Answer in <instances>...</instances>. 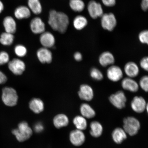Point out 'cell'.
<instances>
[{
	"mask_svg": "<svg viewBox=\"0 0 148 148\" xmlns=\"http://www.w3.org/2000/svg\"><path fill=\"white\" fill-rule=\"evenodd\" d=\"M69 18L64 12L51 10L49 12L48 23L53 31L64 34L69 25Z\"/></svg>",
	"mask_w": 148,
	"mask_h": 148,
	"instance_id": "cell-1",
	"label": "cell"
},
{
	"mask_svg": "<svg viewBox=\"0 0 148 148\" xmlns=\"http://www.w3.org/2000/svg\"><path fill=\"white\" fill-rule=\"evenodd\" d=\"M33 130L28 123L23 121L18 123L16 128L13 129L12 133L18 141L23 142L29 140L33 134Z\"/></svg>",
	"mask_w": 148,
	"mask_h": 148,
	"instance_id": "cell-2",
	"label": "cell"
},
{
	"mask_svg": "<svg viewBox=\"0 0 148 148\" xmlns=\"http://www.w3.org/2000/svg\"><path fill=\"white\" fill-rule=\"evenodd\" d=\"M2 100L7 106L13 107L17 104L18 97L15 90L12 88L5 87L3 89Z\"/></svg>",
	"mask_w": 148,
	"mask_h": 148,
	"instance_id": "cell-3",
	"label": "cell"
},
{
	"mask_svg": "<svg viewBox=\"0 0 148 148\" xmlns=\"http://www.w3.org/2000/svg\"><path fill=\"white\" fill-rule=\"evenodd\" d=\"M123 129L127 134L131 136L138 134L140 128V123L138 120L133 116H129L123 120Z\"/></svg>",
	"mask_w": 148,
	"mask_h": 148,
	"instance_id": "cell-4",
	"label": "cell"
},
{
	"mask_svg": "<svg viewBox=\"0 0 148 148\" xmlns=\"http://www.w3.org/2000/svg\"><path fill=\"white\" fill-rule=\"evenodd\" d=\"M110 103L116 108L123 109L125 106L127 99L123 91L119 90L111 95L109 98Z\"/></svg>",
	"mask_w": 148,
	"mask_h": 148,
	"instance_id": "cell-5",
	"label": "cell"
},
{
	"mask_svg": "<svg viewBox=\"0 0 148 148\" xmlns=\"http://www.w3.org/2000/svg\"><path fill=\"white\" fill-rule=\"evenodd\" d=\"M101 25L105 30L109 31L114 30L117 24L115 16L112 13L105 14L101 16Z\"/></svg>",
	"mask_w": 148,
	"mask_h": 148,
	"instance_id": "cell-6",
	"label": "cell"
},
{
	"mask_svg": "<svg viewBox=\"0 0 148 148\" xmlns=\"http://www.w3.org/2000/svg\"><path fill=\"white\" fill-rule=\"evenodd\" d=\"M87 9L90 17L93 19L101 17L104 14L101 5L94 0H91L89 2Z\"/></svg>",
	"mask_w": 148,
	"mask_h": 148,
	"instance_id": "cell-7",
	"label": "cell"
},
{
	"mask_svg": "<svg viewBox=\"0 0 148 148\" xmlns=\"http://www.w3.org/2000/svg\"><path fill=\"white\" fill-rule=\"evenodd\" d=\"M106 75L109 80L113 82H117L123 78V72L119 66L112 65L107 70Z\"/></svg>",
	"mask_w": 148,
	"mask_h": 148,
	"instance_id": "cell-8",
	"label": "cell"
},
{
	"mask_svg": "<svg viewBox=\"0 0 148 148\" xmlns=\"http://www.w3.org/2000/svg\"><path fill=\"white\" fill-rule=\"evenodd\" d=\"M86 136L83 131L77 129L71 131L69 134V140L71 143L76 147L83 145L86 140Z\"/></svg>",
	"mask_w": 148,
	"mask_h": 148,
	"instance_id": "cell-9",
	"label": "cell"
},
{
	"mask_svg": "<svg viewBox=\"0 0 148 148\" xmlns=\"http://www.w3.org/2000/svg\"><path fill=\"white\" fill-rule=\"evenodd\" d=\"M8 67L10 71L14 75H20L25 71V65L22 60L14 58L9 62Z\"/></svg>",
	"mask_w": 148,
	"mask_h": 148,
	"instance_id": "cell-10",
	"label": "cell"
},
{
	"mask_svg": "<svg viewBox=\"0 0 148 148\" xmlns=\"http://www.w3.org/2000/svg\"><path fill=\"white\" fill-rule=\"evenodd\" d=\"M30 28L32 33L36 34H41L45 31V23L39 17H35L31 20Z\"/></svg>",
	"mask_w": 148,
	"mask_h": 148,
	"instance_id": "cell-11",
	"label": "cell"
},
{
	"mask_svg": "<svg viewBox=\"0 0 148 148\" xmlns=\"http://www.w3.org/2000/svg\"><path fill=\"white\" fill-rule=\"evenodd\" d=\"M147 103L143 97L136 96L131 101V108L137 113H141L145 110Z\"/></svg>",
	"mask_w": 148,
	"mask_h": 148,
	"instance_id": "cell-12",
	"label": "cell"
},
{
	"mask_svg": "<svg viewBox=\"0 0 148 148\" xmlns=\"http://www.w3.org/2000/svg\"><path fill=\"white\" fill-rule=\"evenodd\" d=\"M40 41L44 47L49 49L53 47L56 40L55 37L52 33L48 31H45L40 34Z\"/></svg>",
	"mask_w": 148,
	"mask_h": 148,
	"instance_id": "cell-13",
	"label": "cell"
},
{
	"mask_svg": "<svg viewBox=\"0 0 148 148\" xmlns=\"http://www.w3.org/2000/svg\"><path fill=\"white\" fill-rule=\"evenodd\" d=\"M78 95L80 99L83 100L91 101L94 97L93 90L88 85L82 84L79 88Z\"/></svg>",
	"mask_w": 148,
	"mask_h": 148,
	"instance_id": "cell-14",
	"label": "cell"
},
{
	"mask_svg": "<svg viewBox=\"0 0 148 148\" xmlns=\"http://www.w3.org/2000/svg\"><path fill=\"white\" fill-rule=\"evenodd\" d=\"M37 56L42 64L50 63L52 60V54L47 48L43 47L39 49L37 52Z\"/></svg>",
	"mask_w": 148,
	"mask_h": 148,
	"instance_id": "cell-15",
	"label": "cell"
},
{
	"mask_svg": "<svg viewBox=\"0 0 148 148\" xmlns=\"http://www.w3.org/2000/svg\"><path fill=\"white\" fill-rule=\"evenodd\" d=\"M121 85L124 90L131 92H138L139 88L138 83L133 78L129 77L123 79L122 81Z\"/></svg>",
	"mask_w": 148,
	"mask_h": 148,
	"instance_id": "cell-16",
	"label": "cell"
},
{
	"mask_svg": "<svg viewBox=\"0 0 148 148\" xmlns=\"http://www.w3.org/2000/svg\"><path fill=\"white\" fill-rule=\"evenodd\" d=\"M124 71L127 77L134 78L138 76L140 73L138 65L133 62L127 63L125 65Z\"/></svg>",
	"mask_w": 148,
	"mask_h": 148,
	"instance_id": "cell-17",
	"label": "cell"
},
{
	"mask_svg": "<svg viewBox=\"0 0 148 148\" xmlns=\"http://www.w3.org/2000/svg\"><path fill=\"white\" fill-rule=\"evenodd\" d=\"M99 60L100 64L103 67H105L113 65L115 62V58L110 52L106 51L103 52L100 55Z\"/></svg>",
	"mask_w": 148,
	"mask_h": 148,
	"instance_id": "cell-18",
	"label": "cell"
},
{
	"mask_svg": "<svg viewBox=\"0 0 148 148\" xmlns=\"http://www.w3.org/2000/svg\"><path fill=\"white\" fill-rule=\"evenodd\" d=\"M69 120L67 116L63 114H57L53 120V123L55 127L59 129L66 127L69 124Z\"/></svg>",
	"mask_w": 148,
	"mask_h": 148,
	"instance_id": "cell-19",
	"label": "cell"
},
{
	"mask_svg": "<svg viewBox=\"0 0 148 148\" xmlns=\"http://www.w3.org/2000/svg\"><path fill=\"white\" fill-rule=\"evenodd\" d=\"M29 108L33 112L39 114L43 112L44 104L43 101L38 98H34L29 102Z\"/></svg>",
	"mask_w": 148,
	"mask_h": 148,
	"instance_id": "cell-20",
	"label": "cell"
},
{
	"mask_svg": "<svg viewBox=\"0 0 148 148\" xmlns=\"http://www.w3.org/2000/svg\"><path fill=\"white\" fill-rule=\"evenodd\" d=\"M3 25L5 32L14 34L16 29V24L15 20L11 16H7L3 20Z\"/></svg>",
	"mask_w": 148,
	"mask_h": 148,
	"instance_id": "cell-21",
	"label": "cell"
},
{
	"mask_svg": "<svg viewBox=\"0 0 148 148\" xmlns=\"http://www.w3.org/2000/svg\"><path fill=\"white\" fill-rule=\"evenodd\" d=\"M31 12L28 7L21 5L16 8L14 11V15L18 20L27 18L30 17Z\"/></svg>",
	"mask_w": 148,
	"mask_h": 148,
	"instance_id": "cell-22",
	"label": "cell"
},
{
	"mask_svg": "<svg viewBox=\"0 0 148 148\" xmlns=\"http://www.w3.org/2000/svg\"><path fill=\"white\" fill-rule=\"evenodd\" d=\"M112 136L115 143L120 144L127 138V134L123 129L117 127L113 131Z\"/></svg>",
	"mask_w": 148,
	"mask_h": 148,
	"instance_id": "cell-23",
	"label": "cell"
},
{
	"mask_svg": "<svg viewBox=\"0 0 148 148\" xmlns=\"http://www.w3.org/2000/svg\"><path fill=\"white\" fill-rule=\"evenodd\" d=\"M80 111L81 116L86 119H92L96 115L95 110L88 103H82L80 106Z\"/></svg>",
	"mask_w": 148,
	"mask_h": 148,
	"instance_id": "cell-24",
	"label": "cell"
},
{
	"mask_svg": "<svg viewBox=\"0 0 148 148\" xmlns=\"http://www.w3.org/2000/svg\"><path fill=\"white\" fill-rule=\"evenodd\" d=\"M90 134L93 137L99 138L102 134L103 127L99 122L97 121H92L90 123Z\"/></svg>",
	"mask_w": 148,
	"mask_h": 148,
	"instance_id": "cell-25",
	"label": "cell"
},
{
	"mask_svg": "<svg viewBox=\"0 0 148 148\" xmlns=\"http://www.w3.org/2000/svg\"><path fill=\"white\" fill-rule=\"evenodd\" d=\"M88 24V21L85 16L78 15L74 18L73 21V27L76 30L80 31L84 29Z\"/></svg>",
	"mask_w": 148,
	"mask_h": 148,
	"instance_id": "cell-26",
	"label": "cell"
},
{
	"mask_svg": "<svg viewBox=\"0 0 148 148\" xmlns=\"http://www.w3.org/2000/svg\"><path fill=\"white\" fill-rule=\"evenodd\" d=\"M28 7L35 14L38 15L42 12V7L40 0H28Z\"/></svg>",
	"mask_w": 148,
	"mask_h": 148,
	"instance_id": "cell-27",
	"label": "cell"
},
{
	"mask_svg": "<svg viewBox=\"0 0 148 148\" xmlns=\"http://www.w3.org/2000/svg\"><path fill=\"white\" fill-rule=\"evenodd\" d=\"M73 123L76 128L79 130L84 131L87 127V122L86 118L82 116H77L73 118Z\"/></svg>",
	"mask_w": 148,
	"mask_h": 148,
	"instance_id": "cell-28",
	"label": "cell"
},
{
	"mask_svg": "<svg viewBox=\"0 0 148 148\" xmlns=\"http://www.w3.org/2000/svg\"><path fill=\"white\" fill-rule=\"evenodd\" d=\"M69 5L74 12H81L84 10L85 4L83 0H70Z\"/></svg>",
	"mask_w": 148,
	"mask_h": 148,
	"instance_id": "cell-29",
	"label": "cell"
},
{
	"mask_svg": "<svg viewBox=\"0 0 148 148\" xmlns=\"http://www.w3.org/2000/svg\"><path fill=\"white\" fill-rule=\"evenodd\" d=\"M13 34L5 32L2 33L0 37V42L5 46L12 45L14 40Z\"/></svg>",
	"mask_w": 148,
	"mask_h": 148,
	"instance_id": "cell-30",
	"label": "cell"
},
{
	"mask_svg": "<svg viewBox=\"0 0 148 148\" xmlns=\"http://www.w3.org/2000/svg\"><path fill=\"white\" fill-rule=\"evenodd\" d=\"M90 75L92 79L97 81H101L103 79V76L102 72L97 68H92L90 71Z\"/></svg>",
	"mask_w": 148,
	"mask_h": 148,
	"instance_id": "cell-31",
	"label": "cell"
},
{
	"mask_svg": "<svg viewBox=\"0 0 148 148\" xmlns=\"http://www.w3.org/2000/svg\"><path fill=\"white\" fill-rule=\"evenodd\" d=\"M27 49L25 46L18 45L14 48V52L18 56L22 57L25 56L27 53Z\"/></svg>",
	"mask_w": 148,
	"mask_h": 148,
	"instance_id": "cell-32",
	"label": "cell"
},
{
	"mask_svg": "<svg viewBox=\"0 0 148 148\" xmlns=\"http://www.w3.org/2000/svg\"><path fill=\"white\" fill-rule=\"evenodd\" d=\"M139 86L142 89L146 92H148V75H144L140 79Z\"/></svg>",
	"mask_w": 148,
	"mask_h": 148,
	"instance_id": "cell-33",
	"label": "cell"
},
{
	"mask_svg": "<svg viewBox=\"0 0 148 148\" xmlns=\"http://www.w3.org/2000/svg\"><path fill=\"white\" fill-rule=\"evenodd\" d=\"M138 38L141 43L148 45V30H144L140 33Z\"/></svg>",
	"mask_w": 148,
	"mask_h": 148,
	"instance_id": "cell-34",
	"label": "cell"
},
{
	"mask_svg": "<svg viewBox=\"0 0 148 148\" xmlns=\"http://www.w3.org/2000/svg\"><path fill=\"white\" fill-rule=\"evenodd\" d=\"M9 62V56L6 52H0V66L3 65Z\"/></svg>",
	"mask_w": 148,
	"mask_h": 148,
	"instance_id": "cell-35",
	"label": "cell"
},
{
	"mask_svg": "<svg viewBox=\"0 0 148 148\" xmlns=\"http://www.w3.org/2000/svg\"><path fill=\"white\" fill-rule=\"evenodd\" d=\"M140 65L142 69L148 72V56L142 58L140 61Z\"/></svg>",
	"mask_w": 148,
	"mask_h": 148,
	"instance_id": "cell-36",
	"label": "cell"
},
{
	"mask_svg": "<svg viewBox=\"0 0 148 148\" xmlns=\"http://www.w3.org/2000/svg\"><path fill=\"white\" fill-rule=\"evenodd\" d=\"M33 129L35 132L37 133H41L44 130V125L40 122H38L34 125Z\"/></svg>",
	"mask_w": 148,
	"mask_h": 148,
	"instance_id": "cell-37",
	"label": "cell"
},
{
	"mask_svg": "<svg viewBox=\"0 0 148 148\" xmlns=\"http://www.w3.org/2000/svg\"><path fill=\"white\" fill-rule=\"evenodd\" d=\"M102 2L105 6L112 7L114 6L116 3V0H101Z\"/></svg>",
	"mask_w": 148,
	"mask_h": 148,
	"instance_id": "cell-38",
	"label": "cell"
},
{
	"mask_svg": "<svg viewBox=\"0 0 148 148\" xmlns=\"http://www.w3.org/2000/svg\"><path fill=\"white\" fill-rule=\"evenodd\" d=\"M141 7L142 10L145 12L148 10V0H142Z\"/></svg>",
	"mask_w": 148,
	"mask_h": 148,
	"instance_id": "cell-39",
	"label": "cell"
},
{
	"mask_svg": "<svg viewBox=\"0 0 148 148\" xmlns=\"http://www.w3.org/2000/svg\"><path fill=\"white\" fill-rule=\"evenodd\" d=\"M7 77L4 73L0 71V84H4L6 82Z\"/></svg>",
	"mask_w": 148,
	"mask_h": 148,
	"instance_id": "cell-40",
	"label": "cell"
},
{
	"mask_svg": "<svg viewBox=\"0 0 148 148\" xmlns=\"http://www.w3.org/2000/svg\"><path fill=\"white\" fill-rule=\"evenodd\" d=\"M74 58L75 60L78 62L81 61L82 59V55L80 53L77 52L75 53L74 55Z\"/></svg>",
	"mask_w": 148,
	"mask_h": 148,
	"instance_id": "cell-41",
	"label": "cell"
},
{
	"mask_svg": "<svg viewBox=\"0 0 148 148\" xmlns=\"http://www.w3.org/2000/svg\"><path fill=\"white\" fill-rule=\"evenodd\" d=\"M3 9H4V5L3 3L1 0H0V14L3 12Z\"/></svg>",
	"mask_w": 148,
	"mask_h": 148,
	"instance_id": "cell-42",
	"label": "cell"
},
{
	"mask_svg": "<svg viewBox=\"0 0 148 148\" xmlns=\"http://www.w3.org/2000/svg\"><path fill=\"white\" fill-rule=\"evenodd\" d=\"M145 110H147V112L148 114V103H147V105H146Z\"/></svg>",
	"mask_w": 148,
	"mask_h": 148,
	"instance_id": "cell-43",
	"label": "cell"
}]
</instances>
